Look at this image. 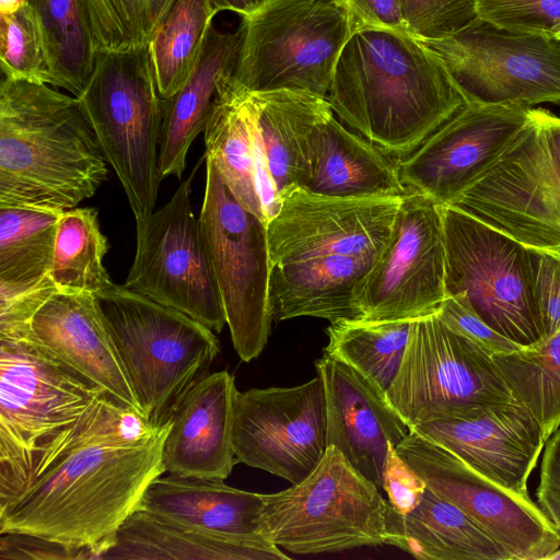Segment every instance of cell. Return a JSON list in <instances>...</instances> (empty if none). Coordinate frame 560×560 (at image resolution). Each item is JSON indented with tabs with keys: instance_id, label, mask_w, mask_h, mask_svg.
Here are the masks:
<instances>
[{
	"instance_id": "1",
	"label": "cell",
	"mask_w": 560,
	"mask_h": 560,
	"mask_svg": "<svg viewBox=\"0 0 560 560\" xmlns=\"http://www.w3.org/2000/svg\"><path fill=\"white\" fill-rule=\"evenodd\" d=\"M170 427L153 428L105 395L95 416L0 510V534L30 535L75 559H101L148 487L166 472Z\"/></svg>"
},
{
	"instance_id": "2",
	"label": "cell",
	"mask_w": 560,
	"mask_h": 560,
	"mask_svg": "<svg viewBox=\"0 0 560 560\" xmlns=\"http://www.w3.org/2000/svg\"><path fill=\"white\" fill-rule=\"evenodd\" d=\"M326 100L342 121L398 160L467 104L421 40L407 31L372 27L346 42Z\"/></svg>"
},
{
	"instance_id": "3",
	"label": "cell",
	"mask_w": 560,
	"mask_h": 560,
	"mask_svg": "<svg viewBox=\"0 0 560 560\" xmlns=\"http://www.w3.org/2000/svg\"><path fill=\"white\" fill-rule=\"evenodd\" d=\"M105 156L77 96L48 84L0 86V207L63 212L107 178Z\"/></svg>"
},
{
	"instance_id": "4",
	"label": "cell",
	"mask_w": 560,
	"mask_h": 560,
	"mask_svg": "<svg viewBox=\"0 0 560 560\" xmlns=\"http://www.w3.org/2000/svg\"><path fill=\"white\" fill-rule=\"evenodd\" d=\"M107 393L27 339H0V510L96 413Z\"/></svg>"
},
{
	"instance_id": "5",
	"label": "cell",
	"mask_w": 560,
	"mask_h": 560,
	"mask_svg": "<svg viewBox=\"0 0 560 560\" xmlns=\"http://www.w3.org/2000/svg\"><path fill=\"white\" fill-rule=\"evenodd\" d=\"M143 420L159 428L209 374L220 351L213 330L125 285L96 295Z\"/></svg>"
},
{
	"instance_id": "6",
	"label": "cell",
	"mask_w": 560,
	"mask_h": 560,
	"mask_svg": "<svg viewBox=\"0 0 560 560\" xmlns=\"http://www.w3.org/2000/svg\"><path fill=\"white\" fill-rule=\"evenodd\" d=\"M106 162L126 192L136 221L153 212L161 174L159 147L163 118L148 45L96 52L80 96Z\"/></svg>"
},
{
	"instance_id": "7",
	"label": "cell",
	"mask_w": 560,
	"mask_h": 560,
	"mask_svg": "<svg viewBox=\"0 0 560 560\" xmlns=\"http://www.w3.org/2000/svg\"><path fill=\"white\" fill-rule=\"evenodd\" d=\"M242 20L238 61L226 81L232 91L290 90L327 97L352 34L341 0H267Z\"/></svg>"
},
{
	"instance_id": "8",
	"label": "cell",
	"mask_w": 560,
	"mask_h": 560,
	"mask_svg": "<svg viewBox=\"0 0 560 560\" xmlns=\"http://www.w3.org/2000/svg\"><path fill=\"white\" fill-rule=\"evenodd\" d=\"M385 500L335 446L302 481L264 494L262 534L295 555L385 545Z\"/></svg>"
},
{
	"instance_id": "9",
	"label": "cell",
	"mask_w": 560,
	"mask_h": 560,
	"mask_svg": "<svg viewBox=\"0 0 560 560\" xmlns=\"http://www.w3.org/2000/svg\"><path fill=\"white\" fill-rule=\"evenodd\" d=\"M385 398L409 429L517 400L492 355L435 312L412 319L402 362Z\"/></svg>"
},
{
	"instance_id": "10",
	"label": "cell",
	"mask_w": 560,
	"mask_h": 560,
	"mask_svg": "<svg viewBox=\"0 0 560 560\" xmlns=\"http://www.w3.org/2000/svg\"><path fill=\"white\" fill-rule=\"evenodd\" d=\"M446 295H459L495 331L527 347L541 339L530 247L456 206H441Z\"/></svg>"
},
{
	"instance_id": "11",
	"label": "cell",
	"mask_w": 560,
	"mask_h": 560,
	"mask_svg": "<svg viewBox=\"0 0 560 560\" xmlns=\"http://www.w3.org/2000/svg\"><path fill=\"white\" fill-rule=\"evenodd\" d=\"M454 206L528 247L560 250V117L530 108L513 144Z\"/></svg>"
},
{
	"instance_id": "12",
	"label": "cell",
	"mask_w": 560,
	"mask_h": 560,
	"mask_svg": "<svg viewBox=\"0 0 560 560\" xmlns=\"http://www.w3.org/2000/svg\"><path fill=\"white\" fill-rule=\"evenodd\" d=\"M199 223L221 292L234 349L249 362L265 349L272 317L267 224L246 210L206 158V188Z\"/></svg>"
},
{
	"instance_id": "13",
	"label": "cell",
	"mask_w": 560,
	"mask_h": 560,
	"mask_svg": "<svg viewBox=\"0 0 560 560\" xmlns=\"http://www.w3.org/2000/svg\"><path fill=\"white\" fill-rule=\"evenodd\" d=\"M421 42L467 103L560 104V39L553 35L511 32L477 18L448 37Z\"/></svg>"
},
{
	"instance_id": "14",
	"label": "cell",
	"mask_w": 560,
	"mask_h": 560,
	"mask_svg": "<svg viewBox=\"0 0 560 560\" xmlns=\"http://www.w3.org/2000/svg\"><path fill=\"white\" fill-rule=\"evenodd\" d=\"M200 162L166 205L136 221V255L124 285L221 332L223 301L189 198Z\"/></svg>"
},
{
	"instance_id": "15",
	"label": "cell",
	"mask_w": 560,
	"mask_h": 560,
	"mask_svg": "<svg viewBox=\"0 0 560 560\" xmlns=\"http://www.w3.org/2000/svg\"><path fill=\"white\" fill-rule=\"evenodd\" d=\"M395 448L428 488L475 521L510 560L550 559L558 552L560 533L529 497L495 483L415 431Z\"/></svg>"
},
{
	"instance_id": "16",
	"label": "cell",
	"mask_w": 560,
	"mask_h": 560,
	"mask_svg": "<svg viewBox=\"0 0 560 560\" xmlns=\"http://www.w3.org/2000/svg\"><path fill=\"white\" fill-rule=\"evenodd\" d=\"M446 249L441 206L408 192L394 228L359 293L364 319H416L436 312L446 296Z\"/></svg>"
},
{
	"instance_id": "17",
	"label": "cell",
	"mask_w": 560,
	"mask_h": 560,
	"mask_svg": "<svg viewBox=\"0 0 560 560\" xmlns=\"http://www.w3.org/2000/svg\"><path fill=\"white\" fill-rule=\"evenodd\" d=\"M232 444L238 462L292 485L302 481L327 450L322 377L291 387L237 390Z\"/></svg>"
},
{
	"instance_id": "18",
	"label": "cell",
	"mask_w": 560,
	"mask_h": 560,
	"mask_svg": "<svg viewBox=\"0 0 560 560\" xmlns=\"http://www.w3.org/2000/svg\"><path fill=\"white\" fill-rule=\"evenodd\" d=\"M532 107L467 103L417 150L397 161L408 192L454 206L508 151Z\"/></svg>"
},
{
	"instance_id": "19",
	"label": "cell",
	"mask_w": 560,
	"mask_h": 560,
	"mask_svg": "<svg viewBox=\"0 0 560 560\" xmlns=\"http://www.w3.org/2000/svg\"><path fill=\"white\" fill-rule=\"evenodd\" d=\"M401 198L290 188L266 223L271 266L332 255H377L390 237Z\"/></svg>"
},
{
	"instance_id": "20",
	"label": "cell",
	"mask_w": 560,
	"mask_h": 560,
	"mask_svg": "<svg viewBox=\"0 0 560 560\" xmlns=\"http://www.w3.org/2000/svg\"><path fill=\"white\" fill-rule=\"evenodd\" d=\"M415 431L495 483L529 497L528 477L546 443L536 418L518 400L475 416L417 424Z\"/></svg>"
},
{
	"instance_id": "21",
	"label": "cell",
	"mask_w": 560,
	"mask_h": 560,
	"mask_svg": "<svg viewBox=\"0 0 560 560\" xmlns=\"http://www.w3.org/2000/svg\"><path fill=\"white\" fill-rule=\"evenodd\" d=\"M250 109L256 185L267 215L280 197L304 187L311 173L313 135L332 109L324 97L302 91L246 93Z\"/></svg>"
},
{
	"instance_id": "22",
	"label": "cell",
	"mask_w": 560,
	"mask_h": 560,
	"mask_svg": "<svg viewBox=\"0 0 560 560\" xmlns=\"http://www.w3.org/2000/svg\"><path fill=\"white\" fill-rule=\"evenodd\" d=\"M326 405V442L383 490L388 445L397 446L409 428L389 406L385 393L350 365L327 357L315 361Z\"/></svg>"
},
{
	"instance_id": "23",
	"label": "cell",
	"mask_w": 560,
	"mask_h": 560,
	"mask_svg": "<svg viewBox=\"0 0 560 560\" xmlns=\"http://www.w3.org/2000/svg\"><path fill=\"white\" fill-rule=\"evenodd\" d=\"M25 339L142 417L96 295L54 294L34 316Z\"/></svg>"
},
{
	"instance_id": "24",
	"label": "cell",
	"mask_w": 560,
	"mask_h": 560,
	"mask_svg": "<svg viewBox=\"0 0 560 560\" xmlns=\"http://www.w3.org/2000/svg\"><path fill=\"white\" fill-rule=\"evenodd\" d=\"M234 376L208 374L178 404L163 446L165 471L180 477L226 479L238 463L232 444Z\"/></svg>"
},
{
	"instance_id": "25",
	"label": "cell",
	"mask_w": 560,
	"mask_h": 560,
	"mask_svg": "<svg viewBox=\"0 0 560 560\" xmlns=\"http://www.w3.org/2000/svg\"><path fill=\"white\" fill-rule=\"evenodd\" d=\"M377 255H332L271 266L268 301L272 320L317 317L331 324L362 319L359 293Z\"/></svg>"
},
{
	"instance_id": "26",
	"label": "cell",
	"mask_w": 560,
	"mask_h": 560,
	"mask_svg": "<svg viewBox=\"0 0 560 560\" xmlns=\"http://www.w3.org/2000/svg\"><path fill=\"white\" fill-rule=\"evenodd\" d=\"M243 37L242 15L233 30L223 31L212 24L191 74L174 95L163 98L161 178L182 177L188 149L207 127L222 79L234 74Z\"/></svg>"
},
{
	"instance_id": "27",
	"label": "cell",
	"mask_w": 560,
	"mask_h": 560,
	"mask_svg": "<svg viewBox=\"0 0 560 560\" xmlns=\"http://www.w3.org/2000/svg\"><path fill=\"white\" fill-rule=\"evenodd\" d=\"M290 558L264 535L243 536L219 533L139 509L120 526L116 544L101 559L284 560Z\"/></svg>"
},
{
	"instance_id": "28",
	"label": "cell",
	"mask_w": 560,
	"mask_h": 560,
	"mask_svg": "<svg viewBox=\"0 0 560 560\" xmlns=\"http://www.w3.org/2000/svg\"><path fill=\"white\" fill-rule=\"evenodd\" d=\"M305 188L340 197H404L397 161L328 115L317 126Z\"/></svg>"
},
{
	"instance_id": "29",
	"label": "cell",
	"mask_w": 560,
	"mask_h": 560,
	"mask_svg": "<svg viewBox=\"0 0 560 560\" xmlns=\"http://www.w3.org/2000/svg\"><path fill=\"white\" fill-rule=\"evenodd\" d=\"M385 545L422 560H510L475 521L428 487L407 514L387 504Z\"/></svg>"
},
{
	"instance_id": "30",
	"label": "cell",
	"mask_w": 560,
	"mask_h": 560,
	"mask_svg": "<svg viewBox=\"0 0 560 560\" xmlns=\"http://www.w3.org/2000/svg\"><path fill=\"white\" fill-rule=\"evenodd\" d=\"M262 505V493L170 474L148 487L139 509L219 533L256 536L264 535Z\"/></svg>"
},
{
	"instance_id": "31",
	"label": "cell",
	"mask_w": 560,
	"mask_h": 560,
	"mask_svg": "<svg viewBox=\"0 0 560 560\" xmlns=\"http://www.w3.org/2000/svg\"><path fill=\"white\" fill-rule=\"evenodd\" d=\"M226 79L219 85L203 131L206 158L213 161L234 198L265 221L256 185L248 97L246 93L232 91Z\"/></svg>"
},
{
	"instance_id": "32",
	"label": "cell",
	"mask_w": 560,
	"mask_h": 560,
	"mask_svg": "<svg viewBox=\"0 0 560 560\" xmlns=\"http://www.w3.org/2000/svg\"><path fill=\"white\" fill-rule=\"evenodd\" d=\"M38 21L54 86L74 96L84 91L95 63V49L84 0H24Z\"/></svg>"
},
{
	"instance_id": "33",
	"label": "cell",
	"mask_w": 560,
	"mask_h": 560,
	"mask_svg": "<svg viewBox=\"0 0 560 560\" xmlns=\"http://www.w3.org/2000/svg\"><path fill=\"white\" fill-rule=\"evenodd\" d=\"M412 319H354L331 323L324 355L366 377L383 393L393 384L404 359Z\"/></svg>"
},
{
	"instance_id": "34",
	"label": "cell",
	"mask_w": 560,
	"mask_h": 560,
	"mask_svg": "<svg viewBox=\"0 0 560 560\" xmlns=\"http://www.w3.org/2000/svg\"><path fill=\"white\" fill-rule=\"evenodd\" d=\"M218 12L212 0H175L155 28L148 48L163 98L191 74Z\"/></svg>"
},
{
	"instance_id": "35",
	"label": "cell",
	"mask_w": 560,
	"mask_h": 560,
	"mask_svg": "<svg viewBox=\"0 0 560 560\" xmlns=\"http://www.w3.org/2000/svg\"><path fill=\"white\" fill-rule=\"evenodd\" d=\"M95 208H72L61 213L50 277L59 292L98 295L113 283L103 260L108 250Z\"/></svg>"
},
{
	"instance_id": "36",
	"label": "cell",
	"mask_w": 560,
	"mask_h": 560,
	"mask_svg": "<svg viewBox=\"0 0 560 560\" xmlns=\"http://www.w3.org/2000/svg\"><path fill=\"white\" fill-rule=\"evenodd\" d=\"M492 358L514 397L539 422L547 441L560 424V331Z\"/></svg>"
},
{
	"instance_id": "37",
	"label": "cell",
	"mask_w": 560,
	"mask_h": 560,
	"mask_svg": "<svg viewBox=\"0 0 560 560\" xmlns=\"http://www.w3.org/2000/svg\"><path fill=\"white\" fill-rule=\"evenodd\" d=\"M61 213L0 207V283L26 284L49 276Z\"/></svg>"
},
{
	"instance_id": "38",
	"label": "cell",
	"mask_w": 560,
	"mask_h": 560,
	"mask_svg": "<svg viewBox=\"0 0 560 560\" xmlns=\"http://www.w3.org/2000/svg\"><path fill=\"white\" fill-rule=\"evenodd\" d=\"M84 1L95 52H109L147 46L175 0Z\"/></svg>"
},
{
	"instance_id": "39",
	"label": "cell",
	"mask_w": 560,
	"mask_h": 560,
	"mask_svg": "<svg viewBox=\"0 0 560 560\" xmlns=\"http://www.w3.org/2000/svg\"><path fill=\"white\" fill-rule=\"evenodd\" d=\"M0 63L4 79L54 86L44 37L31 7L0 14Z\"/></svg>"
},
{
	"instance_id": "40",
	"label": "cell",
	"mask_w": 560,
	"mask_h": 560,
	"mask_svg": "<svg viewBox=\"0 0 560 560\" xmlns=\"http://www.w3.org/2000/svg\"><path fill=\"white\" fill-rule=\"evenodd\" d=\"M405 30L428 40L448 37L478 18L477 0H398Z\"/></svg>"
},
{
	"instance_id": "41",
	"label": "cell",
	"mask_w": 560,
	"mask_h": 560,
	"mask_svg": "<svg viewBox=\"0 0 560 560\" xmlns=\"http://www.w3.org/2000/svg\"><path fill=\"white\" fill-rule=\"evenodd\" d=\"M478 18L517 33L552 35L560 0H477Z\"/></svg>"
},
{
	"instance_id": "42",
	"label": "cell",
	"mask_w": 560,
	"mask_h": 560,
	"mask_svg": "<svg viewBox=\"0 0 560 560\" xmlns=\"http://www.w3.org/2000/svg\"><path fill=\"white\" fill-rule=\"evenodd\" d=\"M58 292L50 275L33 283H0V339H25L36 313Z\"/></svg>"
},
{
	"instance_id": "43",
	"label": "cell",
	"mask_w": 560,
	"mask_h": 560,
	"mask_svg": "<svg viewBox=\"0 0 560 560\" xmlns=\"http://www.w3.org/2000/svg\"><path fill=\"white\" fill-rule=\"evenodd\" d=\"M541 339L560 331V250L530 247Z\"/></svg>"
},
{
	"instance_id": "44",
	"label": "cell",
	"mask_w": 560,
	"mask_h": 560,
	"mask_svg": "<svg viewBox=\"0 0 560 560\" xmlns=\"http://www.w3.org/2000/svg\"><path fill=\"white\" fill-rule=\"evenodd\" d=\"M435 313L450 328L469 338L491 355L522 348L491 328L459 295H446Z\"/></svg>"
},
{
	"instance_id": "45",
	"label": "cell",
	"mask_w": 560,
	"mask_h": 560,
	"mask_svg": "<svg viewBox=\"0 0 560 560\" xmlns=\"http://www.w3.org/2000/svg\"><path fill=\"white\" fill-rule=\"evenodd\" d=\"M382 489L390 508L400 514L415 510L427 490L424 480L398 455L393 444L387 450Z\"/></svg>"
},
{
	"instance_id": "46",
	"label": "cell",
	"mask_w": 560,
	"mask_h": 560,
	"mask_svg": "<svg viewBox=\"0 0 560 560\" xmlns=\"http://www.w3.org/2000/svg\"><path fill=\"white\" fill-rule=\"evenodd\" d=\"M547 441L536 495L538 506L560 533V429Z\"/></svg>"
},
{
	"instance_id": "47",
	"label": "cell",
	"mask_w": 560,
	"mask_h": 560,
	"mask_svg": "<svg viewBox=\"0 0 560 560\" xmlns=\"http://www.w3.org/2000/svg\"><path fill=\"white\" fill-rule=\"evenodd\" d=\"M348 11L351 32L362 28L406 31L398 0H341Z\"/></svg>"
},
{
	"instance_id": "48",
	"label": "cell",
	"mask_w": 560,
	"mask_h": 560,
	"mask_svg": "<svg viewBox=\"0 0 560 560\" xmlns=\"http://www.w3.org/2000/svg\"><path fill=\"white\" fill-rule=\"evenodd\" d=\"M1 559H75L59 545L23 534H1Z\"/></svg>"
},
{
	"instance_id": "49",
	"label": "cell",
	"mask_w": 560,
	"mask_h": 560,
	"mask_svg": "<svg viewBox=\"0 0 560 560\" xmlns=\"http://www.w3.org/2000/svg\"><path fill=\"white\" fill-rule=\"evenodd\" d=\"M219 11H231L238 15H249L267 0H212Z\"/></svg>"
},
{
	"instance_id": "50",
	"label": "cell",
	"mask_w": 560,
	"mask_h": 560,
	"mask_svg": "<svg viewBox=\"0 0 560 560\" xmlns=\"http://www.w3.org/2000/svg\"><path fill=\"white\" fill-rule=\"evenodd\" d=\"M24 0H0V14H8L15 11Z\"/></svg>"
},
{
	"instance_id": "51",
	"label": "cell",
	"mask_w": 560,
	"mask_h": 560,
	"mask_svg": "<svg viewBox=\"0 0 560 560\" xmlns=\"http://www.w3.org/2000/svg\"><path fill=\"white\" fill-rule=\"evenodd\" d=\"M552 35L560 39V24L555 28Z\"/></svg>"
}]
</instances>
